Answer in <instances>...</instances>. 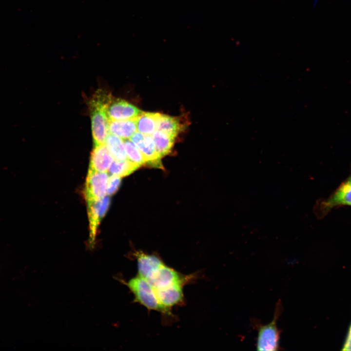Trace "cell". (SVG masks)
I'll list each match as a JSON object with an SVG mask.
<instances>
[{
  "label": "cell",
  "mask_w": 351,
  "mask_h": 351,
  "mask_svg": "<svg viewBox=\"0 0 351 351\" xmlns=\"http://www.w3.org/2000/svg\"><path fill=\"white\" fill-rule=\"evenodd\" d=\"M113 98L108 91L98 89L89 101L94 146L104 143L109 134L107 109Z\"/></svg>",
  "instance_id": "6da1fadb"
},
{
  "label": "cell",
  "mask_w": 351,
  "mask_h": 351,
  "mask_svg": "<svg viewBox=\"0 0 351 351\" xmlns=\"http://www.w3.org/2000/svg\"><path fill=\"white\" fill-rule=\"evenodd\" d=\"M282 310L281 301L279 300L275 305L273 317L269 323L263 325L257 320L253 321L254 328L257 331L256 350L276 351L280 350L281 331L277 325Z\"/></svg>",
  "instance_id": "7a4b0ae2"
},
{
  "label": "cell",
  "mask_w": 351,
  "mask_h": 351,
  "mask_svg": "<svg viewBox=\"0 0 351 351\" xmlns=\"http://www.w3.org/2000/svg\"><path fill=\"white\" fill-rule=\"evenodd\" d=\"M134 296V301L143 306L148 310L157 311L171 315L160 304L155 290L146 279L137 274L127 282H124Z\"/></svg>",
  "instance_id": "3957f363"
},
{
  "label": "cell",
  "mask_w": 351,
  "mask_h": 351,
  "mask_svg": "<svg viewBox=\"0 0 351 351\" xmlns=\"http://www.w3.org/2000/svg\"><path fill=\"white\" fill-rule=\"evenodd\" d=\"M194 278L192 274L184 275L164 263L145 279L155 290L176 283L186 285Z\"/></svg>",
  "instance_id": "277c9868"
},
{
  "label": "cell",
  "mask_w": 351,
  "mask_h": 351,
  "mask_svg": "<svg viewBox=\"0 0 351 351\" xmlns=\"http://www.w3.org/2000/svg\"><path fill=\"white\" fill-rule=\"evenodd\" d=\"M344 205H351V176L328 199L317 203L314 212L320 217L332 208Z\"/></svg>",
  "instance_id": "5b68a950"
},
{
  "label": "cell",
  "mask_w": 351,
  "mask_h": 351,
  "mask_svg": "<svg viewBox=\"0 0 351 351\" xmlns=\"http://www.w3.org/2000/svg\"><path fill=\"white\" fill-rule=\"evenodd\" d=\"M142 154L145 164L155 168H162L161 157L158 154L151 135L136 132L130 138Z\"/></svg>",
  "instance_id": "8992f818"
},
{
  "label": "cell",
  "mask_w": 351,
  "mask_h": 351,
  "mask_svg": "<svg viewBox=\"0 0 351 351\" xmlns=\"http://www.w3.org/2000/svg\"><path fill=\"white\" fill-rule=\"evenodd\" d=\"M89 222L90 247H93L98 226L105 214L110 204L108 195L94 200L87 201Z\"/></svg>",
  "instance_id": "52a82bcc"
},
{
  "label": "cell",
  "mask_w": 351,
  "mask_h": 351,
  "mask_svg": "<svg viewBox=\"0 0 351 351\" xmlns=\"http://www.w3.org/2000/svg\"><path fill=\"white\" fill-rule=\"evenodd\" d=\"M108 180L106 172L88 171L84 191L86 201L98 199L106 195Z\"/></svg>",
  "instance_id": "ba28073f"
},
{
  "label": "cell",
  "mask_w": 351,
  "mask_h": 351,
  "mask_svg": "<svg viewBox=\"0 0 351 351\" xmlns=\"http://www.w3.org/2000/svg\"><path fill=\"white\" fill-rule=\"evenodd\" d=\"M184 285L185 284L183 283H176L154 289L160 304L168 312H171L173 307L183 303Z\"/></svg>",
  "instance_id": "9c48e42d"
},
{
  "label": "cell",
  "mask_w": 351,
  "mask_h": 351,
  "mask_svg": "<svg viewBox=\"0 0 351 351\" xmlns=\"http://www.w3.org/2000/svg\"><path fill=\"white\" fill-rule=\"evenodd\" d=\"M142 112L129 102L113 98L107 109L109 120H120L136 118Z\"/></svg>",
  "instance_id": "30bf717a"
},
{
  "label": "cell",
  "mask_w": 351,
  "mask_h": 351,
  "mask_svg": "<svg viewBox=\"0 0 351 351\" xmlns=\"http://www.w3.org/2000/svg\"><path fill=\"white\" fill-rule=\"evenodd\" d=\"M114 160L105 143L94 146L91 154L88 171L107 172Z\"/></svg>",
  "instance_id": "8fae6325"
},
{
  "label": "cell",
  "mask_w": 351,
  "mask_h": 351,
  "mask_svg": "<svg viewBox=\"0 0 351 351\" xmlns=\"http://www.w3.org/2000/svg\"><path fill=\"white\" fill-rule=\"evenodd\" d=\"M134 254L137 261V275L145 279L164 263L160 257L155 254L140 251H136Z\"/></svg>",
  "instance_id": "7c38bea8"
},
{
  "label": "cell",
  "mask_w": 351,
  "mask_h": 351,
  "mask_svg": "<svg viewBox=\"0 0 351 351\" xmlns=\"http://www.w3.org/2000/svg\"><path fill=\"white\" fill-rule=\"evenodd\" d=\"M136 118L126 120H109V133L115 135L123 139L130 138L137 131Z\"/></svg>",
  "instance_id": "4fadbf2b"
},
{
  "label": "cell",
  "mask_w": 351,
  "mask_h": 351,
  "mask_svg": "<svg viewBox=\"0 0 351 351\" xmlns=\"http://www.w3.org/2000/svg\"><path fill=\"white\" fill-rule=\"evenodd\" d=\"M159 114L142 111L136 118L137 131L144 135H152L157 130Z\"/></svg>",
  "instance_id": "5bb4252c"
},
{
  "label": "cell",
  "mask_w": 351,
  "mask_h": 351,
  "mask_svg": "<svg viewBox=\"0 0 351 351\" xmlns=\"http://www.w3.org/2000/svg\"><path fill=\"white\" fill-rule=\"evenodd\" d=\"M151 136L156 150L161 157L171 151L176 137L158 130L156 131Z\"/></svg>",
  "instance_id": "9a60e30c"
},
{
  "label": "cell",
  "mask_w": 351,
  "mask_h": 351,
  "mask_svg": "<svg viewBox=\"0 0 351 351\" xmlns=\"http://www.w3.org/2000/svg\"><path fill=\"white\" fill-rule=\"evenodd\" d=\"M182 128V125L178 118L159 114L157 130L176 137Z\"/></svg>",
  "instance_id": "2e32d148"
},
{
  "label": "cell",
  "mask_w": 351,
  "mask_h": 351,
  "mask_svg": "<svg viewBox=\"0 0 351 351\" xmlns=\"http://www.w3.org/2000/svg\"><path fill=\"white\" fill-rule=\"evenodd\" d=\"M104 143L114 159H128L123 139L115 135L109 133Z\"/></svg>",
  "instance_id": "e0dca14e"
},
{
  "label": "cell",
  "mask_w": 351,
  "mask_h": 351,
  "mask_svg": "<svg viewBox=\"0 0 351 351\" xmlns=\"http://www.w3.org/2000/svg\"><path fill=\"white\" fill-rule=\"evenodd\" d=\"M139 167L128 159H114L108 171L112 175L123 177L129 175Z\"/></svg>",
  "instance_id": "ac0fdd59"
},
{
  "label": "cell",
  "mask_w": 351,
  "mask_h": 351,
  "mask_svg": "<svg viewBox=\"0 0 351 351\" xmlns=\"http://www.w3.org/2000/svg\"><path fill=\"white\" fill-rule=\"evenodd\" d=\"M127 159L139 167L145 164L144 157L139 149L129 139H123Z\"/></svg>",
  "instance_id": "d6986e66"
},
{
  "label": "cell",
  "mask_w": 351,
  "mask_h": 351,
  "mask_svg": "<svg viewBox=\"0 0 351 351\" xmlns=\"http://www.w3.org/2000/svg\"><path fill=\"white\" fill-rule=\"evenodd\" d=\"M121 180V177L112 175L109 178L107 182L106 195H111L118 189Z\"/></svg>",
  "instance_id": "ffe728a7"
},
{
  "label": "cell",
  "mask_w": 351,
  "mask_h": 351,
  "mask_svg": "<svg viewBox=\"0 0 351 351\" xmlns=\"http://www.w3.org/2000/svg\"><path fill=\"white\" fill-rule=\"evenodd\" d=\"M342 350L351 351V322L349 326Z\"/></svg>",
  "instance_id": "44dd1931"
}]
</instances>
